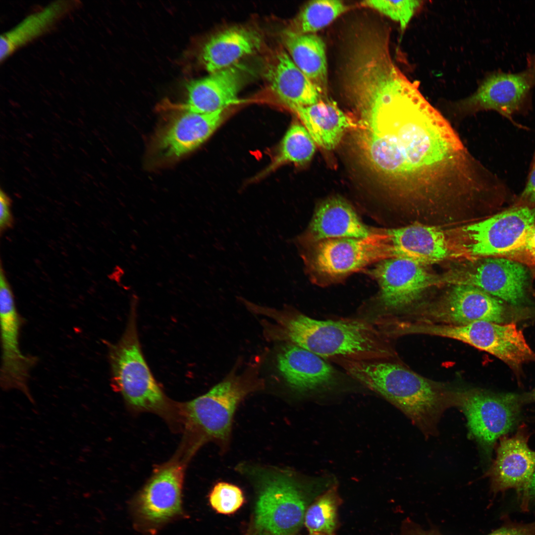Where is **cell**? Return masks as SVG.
I'll list each match as a JSON object with an SVG mask.
<instances>
[{
    "label": "cell",
    "instance_id": "obj_1",
    "mask_svg": "<svg viewBox=\"0 0 535 535\" xmlns=\"http://www.w3.org/2000/svg\"><path fill=\"white\" fill-rule=\"evenodd\" d=\"M357 116L362 154L408 208L447 207L488 190L489 171L416 85Z\"/></svg>",
    "mask_w": 535,
    "mask_h": 535
},
{
    "label": "cell",
    "instance_id": "obj_2",
    "mask_svg": "<svg viewBox=\"0 0 535 535\" xmlns=\"http://www.w3.org/2000/svg\"><path fill=\"white\" fill-rule=\"evenodd\" d=\"M251 313L266 317L260 321L269 341L294 344L322 358L341 357L355 360H388L393 356L387 337L370 321L359 318L319 320L285 305L276 309L251 301Z\"/></svg>",
    "mask_w": 535,
    "mask_h": 535
},
{
    "label": "cell",
    "instance_id": "obj_3",
    "mask_svg": "<svg viewBox=\"0 0 535 535\" xmlns=\"http://www.w3.org/2000/svg\"><path fill=\"white\" fill-rule=\"evenodd\" d=\"M329 361L398 408L426 436L435 435L443 412L458 406L457 393L446 392L400 364L388 360L341 357Z\"/></svg>",
    "mask_w": 535,
    "mask_h": 535
},
{
    "label": "cell",
    "instance_id": "obj_4",
    "mask_svg": "<svg viewBox=\"0 0 535 535\" xmlns=\"http://www.w3.org/2000/svg\"><path fill=\"white\" fill-rule=\"evenodd\" d=\"M239 469L261 483L255 518L261 535H295L310 505L334 484L322 478L299 480L291 471L279 468L246 465Z\"/></svg>",
    "mask_w": 535,
    "mask_h": 535
},
{
    "label": "cell",
    "instance_id": "obj_5",
    "mask_svg": "<svg viewBox=\"0 0 535 535\" xmlns=\"http://www.w3.org/2000/svg\"><path fill=\"white\" fill-rule=\"evenodd\" d=\"M262 358L250 364L241 373L239 364L209 391L183 404L186 423L194 434L196 448L208 441L216 444L222 453L229 447L236 410L247 396L263 389L260 375Z\"/></svg>",
    "mask_w": 535,
    "mask_h": 535
},
{
    "label": "cell",
    "instance_id": "obj_6",
    "mask_svg": "<svg viewBox=\"0 0 535 535\" xmlns=\"http://www.w3.org/2000/svg\"><path fill=\"white\" fill-rule=\"evenodd\" d=\"M135 301L131 305L122 337L109 349L111 384L133 408L162 413L168 406V401L154 377L142 352L137 329Z\"/></svg>",
    "mask_w": 535,
    "mask_h": 535
},
{
    "label": "cell",
    "instance_id": "obj_7",
    "mask_svg": "<svg viewBox=\"0 0 535 535\" xmlns=\"http://www.w3.org/2000/svg\"><path fill=\"white\" fill-rule=\"evenodd\" d=\"M302 257L312 281L336 283L367 266L387 259L381 229L365 238L322 240L302 246Z\"/></svg>",
    "mask_w": 535,
    "mask_h": 535
},
{
    "label": "cell",
    "instance_id": "obj_8",
    "mask_svg": "<svg viewBox=\"0 0 535 535\" xmlns=\"http://www.w3.org/2000/svg\"><path fill=\"white\" fill-rule=\"evenodd\" d=\"M367 273L378 284L377 295L361 310L362 318L377 325L391 314L418 300L429 287L441 280L423 264L406 258L380 261Z\"/></svg>",
    "mask_w": 535,
    "mask_h": 535
},
{
    "label": "cell",
    "instance_id": "obj_9",
    "mask_svg": "<svg viewBox=\"0 0 535 535\" xmlns=\"http://www.w3.org/2000/svg\"><path fill=\"white\" fill-rule=\"evenodd\" d=\"M535 223V205L518 204L484 220L448 233L461 257H500Z\"/></svg>",
    "mask_w": 535,
    "mask_h": 535
},
{
    "label": "cell",
    "instance_id": "obj_10",
    "mask_svg": "<svg viewBox=\"0 0 535 535\" xmlns=\"http://www.w3.org/2000/svg\"><path fill=\"white\" fill-rule=\"evenodd\" d=\"M184 467L172 460L157 468L130 503L134 527L155 535L167 524L185 516L182 502Z\"/></svg>",
    "mask_w": 535,
    "mask_h": 535
},
{
    "label": "cell",
    "instance_id": "obj_11",
    "mask_svg": "<svg viewBox=\"0 0 535 535\" xmlns=\"http://www.w3.org/2000/svg\"><path fill=\"white\" fill-rule=\"evenodd\" d=\"M521 406L519 395L472 389L459 394V407L464 413L471 436L487 449L514 428Z\"/></svg>",
    "mask_w": 535,
    "mask_h": 535
},
{
    "label": "cell",
    "instance_id": "obj_12",
    "mask_svg": "<svg viewBox=\"0 0 535 535\" xmlns=\"http://www.w3.org/2000/svg\"><path fill=\"white\" fill-rule=\"evenodd\" d=\"M527 278L523 264L503 257H491L452 270L442 281L473 286L517 305L524 298Z\"/></svg>",
    "mask_w": 535,
    "mask_h": 535
},
{
    "label": "cell",
    "instance_id": "obj_13",
    "mask_svg": "<svg viewBox=\"0 0 535 535\" xmlns=\"http://www.w3.org/2000/svg\"><path fill=\"white\" fill-rule=\"evenodd\" d=\"M0 315L2 346L1 385L4 390H19L31 399L28 381L30 372L37 359L35 357L23 354L19 348L21 318L2 268L0 272Z\"/></svg>",
    "mask_w": 535,
    "mask_h": 535
},
{
    "label": "cell",
    "instance_id": "obj_14",
    "mask_svg": "<svg viewBox=\"0 0 535 535\" xmlns=\"http://www.w3.org/2000/svg\"><path fill=\"white\" fill-rule=\"evenodd\" d=\"M535 83V67L516 73L496 72L488 76L477 90L460 104L463 111L492 110L515 125L513 116L522 110Z\"/></svg>",
    "mask_w": 535,
    "mask_h": 535
},
{
    "label": "cell",
    "instance_id": "obj_15",
    "mask_svg": "<svg viewBox=\"0 0 535 535\" xmlns=\"http://www.w3.org/2000/svg\"><path fill=\"white\" fill-rule=\"evenodd\" d=\"M430 323L465 325L479 321L502 323L505 308L498 298L473 286L455 285L438 303L427 310Z\"/></svg>",
    "mask_w": 535,
    "mask_h": 535
},
{
    "label": "cell",
    "instance_id": "obj_16",
    "mask_svg": "<svg viewBox=\"0 0 535 535\" xmlns=\"http://www.w3.org/2000/svg\"><path fill=\"white\" fill-rule=\"evenodd\" d=\"M274 361L286 385L299 394L326 390L339 381L337 371L324 359L294 344L279 343Z\"/></svg>",
    "mask_w": 535,
    "mask_h": 535
},
{
    "label": "cell",
    "instance_id": "obj_17",
    "mask_svg": "<svg viewBox=\"0 0 535 535\" xmlns=\"http://www.w3.org/2000/svg\"><path fill=\"white\" fill-rule=\"evenodd\" d=\"M381 230L388 259L406 258L424 264L460 258L448 233L437 227L414 224Z\"/></svg>",
    "mask_w": 535,
    "mask_h": 535
},
{
    "label": "cell",
    "instance_id": "obj_18",
    "mask_svg": "<svg viewBox=\"0 0 535 535\" xmlns=\"http://www.w3.org/2000/svg\"><path fill=\"white\" fill-rule=\"evenodd\" d=\"M374 230L363 223L345 200L332 197L317 206L308 227L296 242L304 246L327 239L365 238Z\"/></svg>",
    "mask_w": 535,
    "mask_h": 535
},
{
    "label": "cell",
    "instance_id": "obj_19",
    "mask_svg": "<svg viewBox=\"0 0 535 535\" xmlns=\"http://www.w3.org/2000/svg\"><path fill=\"white\" fill-rule=\"evenodd\" d=\"M224 110L210 113L185 111L175 117L157 139V148L164 157H181L205 142L221 123Z\"/></svg>",
    "mask_w": 535,
    "mask_h": 535
},
{
    "label": "cell",
    "instance_id": "obj_20",
    "mask_svg": "<svg viewBox=\"0 0 535 535\" xmlns=\"http://www.w3.org/2000/svg\"><path fill=\"white\" fill-rule=\"evenodd\" d=\"M535 468V452L530 448L524 436L518 434L503 438L489 472L492 491L497 492L510 488L523 490L527 499Z\"/></svg>",
    "mask_w": 535,
    "mask_h": 535
},
{
    "label": "cell",
    "instance_id": "obj_21",
    "mask_svg": "<svg viewBox=\"0 0 535 535\" xmlns=\"http://www.w3.org/2000/svg\"><path fill=\"white\" fill-rule=\"evenodd\" d=\"M241 84V75L233 66L212 73L188 83L187 102L178 107L182 110L199 113L224 110L238 102Z\"/></svg>",
    "mask_w": 535,
    "mask_h": 535
},
{
    "label": "cell",
    "instance_id": "obj_22",
    "mask_svg": "<svg viewBox=\"0 0 535 535\" xmlns=\"http://www.w3.org/2000/svg\"><path fill=\"white\" fill-rule=\"evenodd\" d=\"M260 35L243 27L226 29L212 36L204 45L201 61L210 73L230 67L243 57L261 47Z\"/></svg>",
    "mask_w": 535,
    "mask_h": 535
},
{
    "label": "cell",
    "instance_id": "obj_23",
    "mask_svg": "<svg viewBox=\"0 0 535 535\" xmlns=\"http://www.w3.org/2000/svg\"><path fill=\"white\" fill-rule=\"evenodd\" d=\"M315 142L327 150L334 149L345 132L356 125L351 117L332 100L321 98L307 106H292Z\"/></svg>",
    "mask_w": 535,
    "mask_h": 535
},
{
    "label": "cell",
    "instance_id": "obj_24",
    "mask_svg": "<svg viewBox=\"0 0 535 535\" xmlns=\"http://www.w3.org/2000/svg\"><path fill=\"white\" fill-rule=\"evenodd\" d=\"M267 77L273 92L289 107L311 105L322 98L284 50L274 55L268 66Z\"/></svg>",
    "mask_w": 535,
    "mask_h": 535
},
{
    "label": "cell",
    "instance_id": "obj_25",
    "mask_svg": "<svg viewBox=\"0 0 535 535\" xmlns=\"http://www.w3.org/2000/svg\"><path fill=\"white\" fill-rule=\"evenodd\" d=\"M282 36L294 63L324 97L327 91V67L323 41L314 33L297 34L287 30Z\"/></svg>",
    "mask_w": 535,
    "mask_h": 535
},
{
    "label": "cell",
    "instance_id": "obj_26",
    "mask_svg": "<svg viewBox=\"0 0 535 535\" xmlns=\"http://www.w3.org/2000/svg\"><path fill=\"white\" fill-rule=\"evenodd\" d=\"M75 1H57L27 16L1 35L0 61L15 50L48 31L76 5Z\"/></svg>",
    "mask_w": 535,
    "mask_h": 535
},
{
    "label": "cell",
    "instance_id": "obj_27",
    "mask_svg": "<svg viewBox=\"0 0 535 535\" xmlns=\"http://www.w3.org/2000/svg\"><path fill=\"white\" fill-rule=\"evenodd\" d=\"M341 501L334 484L314 500L307 508L304 518V524L310 534L336 535Z\"/></svg>",
    "mask_w": 535,
    "mask_h": 535
},
{
    "label": "cell",
    "instance_id": "obj_28",
    "mask_svg": "<svg viewBox=\"0 0 535 535\" xmlns=\"http://www.w3.org/2000/svg\"><path fill=\"white\" fill-rule=\"evenodd\" d=\"M316 143L304 125L295 123L287 131L273 161L262 173L267 174L286 162L304 164L312 159Z\"/></svg>",
    "mask_w": 535,
    "mask_h": 535
},
{
    "label": "cell",
    "instance_id": "obj_29",
    "mask_svg": "<svg viewBox=\"0 0 535 535\" xmlns=\"http://www.w3.org/2000/svg\"><path fill=\"white\" fill-rule=\"evenodd\" d=\"M348 9V6L340 0L310 1L286 30L297 34L314 33L328 25Z\"/></svg>",
    "mask_w": 535,
    "mask_h": 535
},
{
    "label": "cell",
    "instance_id": "obj_30",
    "mask_svg": "<svg viewBox=\"0 0 535 535\" xmlns=\"http://www.w3.org/2000/svg\"><path fill=\"white\" fill-rule=\"evenodd\" d=\"M422 0H365L361 4L373 9L398 22L405 30L414 14L423 4Z\"/></svg>",
    "mask_w": 535,
    "mask_h": 535
},
{
    "label": "cell",
    "instance_id": "obj_31",
    "mask_svg": "<svg viewBox=\"0 0 535 535\" xmlns=\"http://www.w3.org/2000/svg\"><path fill=\"white\" fill-rule=\"evenodd\" d=\"M211 507L217 512L231 514L237 511L244 502L242 490L237 486L226 482H218L209 494Z\"/></svg>",
    "mask_w": 535,
    "mask_h": 535
},
{
    "label": "cell",
    "instance_id": "obj_32",
    "mask_svg": "<svg viewBox=\"0 0 535 535\" xmlns=\"http://www.w3.org/2000/svg\"><path fill=\"white\" fill-rule=\"evenodd\" d=\"M500 257L535 268V223L514 248Z\"/></svg>",
    "mask_w": 535,
    "mask_h": 535
},
{
    "label": "cell",
    "instance_id": "obj_33",
    "mask_svg": "<svg viewBox=\"0 0 535 535\" xmlns=\"http://www.w3.org/2000/svg\"><path fill=\"white\" fill-rule=\"evenodd\" d=\"M486 535H535V521L525 524L506 523Z\"/></svg>",
    "mask_w": 535,
    "mask_h": 535
},
{
    "label": "cell",
    "instance_id": "obj_34",
    "mask_svg": "<svg viewBox=\"0 0 535 535\" xmlns=\"http://www.w3.org/2000/svg\"><path fill=\"white\" fill-rule=\"evenodd\" d=\"M400 535H443L439 530L432 527L428 530L423 529L411 519H405L401 525Z\"/></svg>",
    "mask_w": 535,
    "mask_h": 535
},
{
    "label": "cell",
    "instance_id": "obj_35",
    "mask_svg": "<svg viewBox=\"0 0 535 535\" xmlns=\"http://www.w3.org/2000/svg\"><path fill=\"white\" fill-rule=\"evenodd\" d=\"M11 201L2 190L0 192V227L1 231L12 226L13 219L10 210Z\"/></svg>",
    "mask_w": 535,
    "mask_h": 535
},
{
    "label": "cell",
    "instance_id": "obj_36",
    "mask_svg": "<svg viewBox=\"0 0 535 535\" xmlns=\"http://www.w3.org/2000/svg\"><path fill=\"white\" fill-rule=\"evenodd\" d=\"M518 204L535 205V163L531 164L528 179Z\"/></svg>",
    "mask_w": 535,
    "mask_h": 535
},
{
    "label": "cell",
    "instance_id": "obj_37",
    "mask_svg": "<svg viewBox=\"0 0 535 535\" xmlns=\"http://www.w3.org/2000/svg\"><path fill=\"white\" fill-rule=\"evenodd\" d=\"M530 495H535V468L529 486L528 496Z\"/></svg>",
    "mask_w": 535,
    "mask_h": 535
},
{
    "label": "cell",
    "instance_id": "obj_38",
    "mask_svg": "<svg viewBox=\"0 0 535 535\" xmlns=\"http://www.w3.org/2000/svg\"><path fill=\"white\" fill-rule=\"evenodd\" d=\"M532 397H533L534 398H535V389H534V390H533V393H532Z\"/></svg>",
    "mask_w": 535,
    "mask_h": 535
},
{
    "label": "cell",
    "instance_id": "obj_39",
    "mask_svg": "<svg viewBox=\"0 0 535 535\" xmlns=\"http://www.w3.org/2000/svg\"><path fill=\"white\" fill-rule=\"evenodd\" d=\"M534 163H535V153L534 154V156L533 160L532 161V164Z\"/></svg>",
    "mask_w": 535,
    "mask_h": 535
},
{
    "label": "cell",
    "instance_id": "obj_40",
    "mask_svg": "<svg viewBox=\"0 0 535 535\" xmlns=\"http://www.w3.org/2000/svg\"><path fill=\"white\" fill-rule=\"evenodd\" d=\"M308 535H314V534H309Z\"/></svg>",
    "mask_w": 535,
    "mask_h": 535
}]
</instances>
